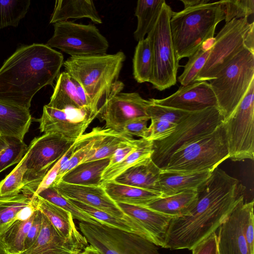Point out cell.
<instances>
[{
  "instance_id": "obj_1",
  "label": "cell",
  "mask_w": 254,
  "mask_h": 254,
  "mask_svg": "<svg viewBox=\"0 0 254 254\" xmlns=\"http://www.w3.org/2000/svg\"><path fill=\"white\" fill-rule=\"evenodd\" d=\"M246 187L217 168L197 190V202L186 215L170 222L163 248L191 250L216 232L236 206L244 200Z\"/></svg>"
},
{
  "instance_id": "obj_2",
  "label": "cell",
  "mask_w": 254,
  "mask_h": 254,
  "mask_svg": "<svg viewBox=\"0 0 254 254\" xmlns=\"http://www.w3.org/2000/svg\"><path fill=\"white\" fill-rule=\"evenodd\" d=\"M63 64V54L46 44L20 47L0 68V101L29 109L34 96L53 84Z\"/></svg>"
},
{
  "instance_id": "obj_3",
  "label": "cell",
  "mask_w": 254,
  "mask_h": 254,
  "mask_svg": "<svg viewBox=\"0 0 254 254\" xmlns=\"http://www.w3.org/2000/svg\"><path fill=\"white\" fill-rule=\"evenodd\" d=\"M126 60L121 51L115 54L70 57L64 62L66 71L81 86L98 115L107 102L124 88L119 76Z\"/></svg>"
},
{
  "instance_id": "obj_4",
  "label": "cell",
  "mask_w": 254,
  "mask_h": 254,
  "mask_svg": "<svg viewBox=\"0 0 254 254\" xmlns=\"http://www.w3.org/2000/svg\"><path fill=\"white\" fill-rule=\"evenodd\" d=\"M224 19L219 1L173 11L170 25L178 60L189 58L205 41L213 38L217 25Z\"/></svg>"
},
{
  "instance_id": "obj_5",
  "label": "cell",
  "mask_w": 254,
  "mask_h": 254,
  "mask_svg": "<svg viewBox=\"0 0 254 254\" xmlns=\"http://www.w3.org/2000/svg\"><path fill=\"white\" fill-rule=\"evenodd\" d=\"M229 157L222 122L211 133L178 149L160 170L181 173L213 172Z\"/></svg>"
},
{
  "instance_id": "obj_6",
  "label": "cell",
  "mask_w": 254,
  "mask_h": 254,
  "mask_svg": "<svg viewBox=\"0 0 254 254\" xmlns=\"http://www.w3.org/2000/svg\"><path fill=\"white\" fill-rule=\"evenodd\" d=\"M254 80V52L243 48L209 81L223 121L234 112Z\"/></svg>"
},
{
  "instance_id": "obj_7",
  "label": "cell",
  "mask_w": 254,
  "mask_h": 254,
  "mask_svg": "<svg viewBox=\"0 0 254 254\" xmlns=\"http://www.w3.org/2000/svg\"><path fill=\"white\" fill-rule=\"evenodd\" d=\"M173 11L163 2L153 27L147 35L153 58V68L150 83L163 91L176 84L179 61L173 42L170 21Z\"/></svg>"
},
{
  "instance_id": "obj_8",
  "label": "cell",
  "mask_w": 254,
  "mask_h": 254,
  "mask_svg": "<svg viewBox=\"0 0 254 254\" xmlns=\"http://www.w3.org/2000/svg\"><path fill=\"white\" fill-rule=\"evenodd\" d=\"M75 142L53 133L34 138L27 151L22 193L32 197L48 171Z\"/></svg>"
},
{
  "instance_id": "obj_9",
  "label": "cell",
  "mask_w": 254,
  "mask_h": 254,
  "mask_svg": "<svg viewBox=\"0 0 254 254\" xmlns=\"http://www.w3.org/2000/svg\"><path fill=\"white\" fill-rule=\"evenodd\" d=\"M223 121L217 107L191 113L178 124L166 139L154 141L153 162L160 168L166 164L171 155L181 146L212 132Z\"/></svg>"
},
{
  "instance_id": "obj_10",
  "label": "cell",
  "mask_w": 254,
  "mask_h": 254,
  "mask_svg": "<svg viewBox=\"0 0 254 254\" xmlns=\"http://www.w3.org/2000/svg\"><path fill=\"white\" fill-rule=\"evenodd\" d=\"M79 227L90 245L102 254H161L157 245L134 233L84 222Z\"/></svg>"
},
{
  "instance_id": "obj_11",
  "label": "cell",
  "mask_w": 254,
  "mask_h": 254,
  "mask_svg": "<svg viewBox=\"0 0 254 254\" xmlns=\"http://www.w3.org/2000/svg\"><path fill=\"white\" fill-rule=\"evenodd\" d=\"M54 34L46 44L52 48H58L70 57L106 54L109 43L93 24L67 20L54 24Z\"/></svg>"
},
{
  "instance_id": "obj_12",
  "label": "cell",
  "mask_w": 254,
  "mask_h": 254,
  "mask_svg": "<svg viewBox=\"0 0 254 254\" xmlns=\"http://www.w3.org/2000/svg\"><path fill=\"white\" fill-rule=\"evenodd\" d=\"M252 21L248 18L233 19L227 22L214 37L209 57L192 83L209 81L245 47L246 34Z\"/></svg>"
},
{
  "instance_id": "obj_13",
  "label": "cell",
  "mask_w": 254,
  "mask_h": 254,
  "mask_svg": "<svg viewBox=\"0 0 254 254\" xmlns=\"http://www.w3.org/2000/svg\"><path fill=\"white\" fill-rule=\"evenodd\" d=\"M229 158L233 161L254 158V80L234 112L223 121Z\"/></svg>"
},
{
  "instance_id": "obj_14",
  "label": "cell",
  "mask_w": 254,
  "mask_h": 254,
  "mask_svg": "<svg viewBox=\"0 0 254 254\" xmlns=\"http://www.w3.org/2000/svg\"><path fill=\"white\" fill-rule=\"evenodd\" d=\"M97 116L84 110H59L46 105L38 120L39 128L41 132L56 133L76 141Z\"/></svg>"
},
{
  "instance_id": "obj_15",
  "label": "cell",
  "mask_w": 254,
  "mask_h": 254,
  "mask_svg": "<svg viewBox=\"0 0 254 254\" xmlns=\"http://www.w3.org/2000/svg\"><path fill=\"white\" fill-rule=\"evenodd\" d=\"M149 100L137 92H120L111 98L98 115L105 122V128L120 132L127 123L137 119H150L147 114Z\"/></svg>"
},
{
  "instance_id": "obj_16",
  "label": "cell",
  "mask_w": 254,
  "mask_h": 254,
  "mask_svg": "<svg viewBox=\"0 0 254 254\" xmlns=\"http://www.w3.org/2000/svg\"><path fill=\"white\" fill-rule=\"evenodd\" d=\"M254 202L241 200L218 229V254H251L244 232V222Z\"/></svg>"
},
{
  "instance_id": "obj_17",
  "label": "cell",
  "mask_w": 254,
  "mask_h": 254,
  "mask_svg": "<svg viewBox=\"0 0 254 254\" xmlns=\"http://www.w3.org/2000/svg\"><path fill=\"white\" fill-rule=\"evenodd\" d=\"M156 104L193 112L217 107L215 94L208 81L181 85L173 94L163 99H149Z\"/></svg>"
},
{
  "instance_id": "obj_18",
  "label": "cell",
  "mask_w": 254,
  "mask_h": 254,
  "mask_svg": "<svg viewBox=\"0 0 254 254\" xmlns=\"http://www.w3.org/2000/svg\"><path fill=\"white\" fill-rule=\"evenodd\" d=\"M52 186L66 199L78 201L116 217L131 218L125 214L109 196L102 185H73L61 181Z\"/></svg>"
},
{
  "instance_id": "obj_19",
  "label": "cell",
  "mask_w": 254,
  "mask_h": 254,
  "mask_svg": "<svg viewBox=\"0 0 254 254\" xmlns=\"http://www.w3.org/2000/svg\"><path fill=\"white\" fill-rule=\"evenodd\" d=\"M47 105L59 110H84L97 115L81 86L65 71L58 76Z\"/></svg>"
},
{
  "instance_id": "obj_20",
  "label": "cell",
  "mask_w": 254,
  "mask_h": 254,
  "mask_svg": "<svg viewBox=\"0 0 254 254\" xmlns=\"http://www.w3.org/2000/svg\"><path fill=\"white\" fill-rule=\"evenodd\" d=\"M85 247L61 236L43 213L42 227L37 239L21 254H79Z\"/></svg>"
},
{
  "instance_id": "obj_21",
  "label": "cell",
  "mask_w": 254,
  "mask_h": 254,
  "mask_svg": "<svg viewBox=\"0 0 254 254\" xmlns=\"http://www.w3.org/2000/svg\"><path fill=\"white\" fill-rule=\"evenodd\" d=\"M116 203L125 214L135 220L152 236L158 247L163 248L169 225L175 216L159 213L143 206Z\"/></svg>"
},
{
  "instance_id": "obj_22",
  "label": "cell",
  "mask_w": 254,
  "mask_h": 254,
  "mask_svg": "<svg viewBox=\"0 0 254 254\" xmlns=\"http://www.w3.org/2000/svg\"><path fill=\"white\" fill-rule=\"evenodd\" d=\"M212 172L210 171L191 173L161 171L158 180L159 190L163 197L186 191H197L209 179Z\"/></svg>"
},
{
  "instance_id": "obj_23",
  "label": "cell",
  "mask_w": 254,
  "mask_h": 254,
  "mask_svg": "<svg viewBox=\"0 0 254 254\" xmlns=\"http://www.w3.org/2000/svg\"><path fill=\"white\" fill-rule=\"evenodd\" d=\"M33 197L36 198L37 209L47 217L61 236L85 247L88 246L87 241L77 230L70 212L40 197Z\"/></svg>"
},
{
  "instance_id": "obj_24",
  "label": "cell",
  "mask_w": 254,
  "mask_h": 254,
  "mask_svg": "<svg viewBox=\"0 0 254 254\" xmlns=\"http://www.w3.org/2000/svg\"><path fill=\"white\" fill-rule=\"evenodd\" d=\"M32 118L29 109L0 101V134L23 140Z\"/></svg>"
},
{
  "instance_id": "obj_25",
  "label": "cell",
  "mask_w": 254,
  "mask_h": 254,
  "mask_svg": "<svg viewBox=\"0 0 254 254\" xmlns=\"http://www.w3.org/2000/svg\"><path fill=\"white\" fill-rule=\"evenodd\" d=\"M102 186L109 196L116 203L145 206L163 197L160 191L121 184L113 181L104 182Z\"/></svg>"
},
{
  "instance_id": "obj_26",
  "label": "cell",
  "mask_w": 254,
  "mask_h": 254,
  "mask_svg": "<svg viewBox=\"0 0 254 254\" xmlns=\"http://www.w3.org/2000/svg\"><path fill=\"white\" fill-rule=\"evenodd\" d=\"M87 18L96 24L103 23L91 0H57L50 23L67 21L70 18Z\"/></svg>"
},
{
  "instance_id": "obj_27",
  "label": "cell",
  "mask_w": 254,
  "mask_h": 254,
  "mask_svg": "<svg viewBox=\"0 0 254 254\" xmlns=\"http://www.w3.org/2000/svg\"><path fill=\"white\" fill-rule=\"evenodd\" d=\"M104 129L100 127H94L90 132L83 134L75 141L72 150L71 147L62 157V166L53 185L58 183L68 171L83 162L96 140L103 133Z\"/></svg>"
},
{
  "instance_id": "obj_28",
  "label": "cell",
  "mask_w": 254,
  "mask_h": 254,
  "mask_svg": "<svg viewBox=\"0 0 254 254\" xmlns=\"http://www.w3.org/2000/svg\"><path fill=\"white\" fill-rule=\"evenodd\" d=\"M160 172V169L151 160L130 168L113 181L121 184L159 191L158 180Z\"/></svg>"
},
{
  "instance_id": "obj_29",
  "label": "cell",
  "mask_w": 254,
  "mask_h": 254,
  "mask_svg": "<svg viewBox=\"0 0 254 254\" xmlns=\"http://www.w3.org/2000/svg\"><path fill=\"white\" fill-rule=\"evenodd\" d=\"M197 198V191H186L158 198L143 207L165 214L180 217L190 212Z\"/></svg>"
},
{
  "instance_id": "obj_30",
  "label": "cell",
  "mask_w": 254,
  "mask_h": 254,
  "mask_svg": "<svg viewBox=\"0 0 254 254\" xmlns=\"http://www.w3.org/2000/svg\"><path fill=\"white\" fill-rule=\"evenodd\" d=\"M109 161L110 158H107L81 163L65 174L60 181L73 185L101 186L102 175Z\"/></svg>"
},
{
  "instance_id": "obj_31",
  "label": "cell",
  "mask_w": 254,
  "mask_h": 254,
  "mask_svg": "<svg viewBox=\"0 0 254 254\" xmlns=\"http://www.w3.org/2000/svg\"><path fill=\"white\" fill-rule=\"evenodd\" d=\"M67 199L79 209L98 220L101 224L137 234L156 245L155 240L152 236L133 219L131 218L126 219L116 217L78 201Z\"/></svg>"
},
{
  "instance_id": "obj_32",
  "label": "cell",
  "mask_w": 254,
  "mask_h": 254,
  "mask_svg": "<svg viewBox=\"0 0 254 254\" xmlns=\"http://www.w3.org/2000/svg\"><path fill=\"white\" fill-rule=\"evenodd\" d=\"M154 153V141L140 138L136 149L121 162L107 166L102 175L103 183L114 181L130 168L152 160Z\"/></svg>"
},
{
  "instance_id": "obj_33",
  "label": "cell",
  "mask_w": 254,
  "mask_h": 254,
  "mask_svg": "<svg viewBox=\"0 0 254 254\" xmlns=\"http://www.w3.org/2000/svg\"><path fill=\"white\" fill-rule=\"evenodd\" d=\"M133 140L132 136L105 128L103 133L96 140L88 156L82 163L110 158L119 149Z\"/></svg>"
},
{
  "instance_id": "obj_34",
  "label": "cell",
  "mask_w": 254,
  "mask_h": 254,
  "mask_svg": "<svg viewBox=\"0 0 254 254\" xmlns=\"http://www.w3.org/2000/svg\"><path fill=\"white\" fill-rule=\"evenodd\" d=\"M34 200V197L22 193L0 196V241L12 225L21 220L22 210Z\"/></svg>"
},
{
  "instance_id": "obj_35",
  "label": "cell",
  "mask_w": 254,
  "mask_h": 254,
  "mask_svg": "<svg viewBox=\"0 0 254 254\" xmlns=\"http://www.w3.org/2000/svg\"><path fill=\"white\" fill-rule=\"evenodd\" d=\"M165 0H138L135 15L137 26L134 32L135 40L138 42L145 38L153 27Z\"/></svg>"
},
{
  "instance_id": "obj_36",
  "label": "cell",
  "mask_w": 254,
  "mask_h": 254,
  "mask_svg": "<svg viewBox=\"0 0 254 254\" xmlns=\"http://www.w3.org/2000/svg\"><path fill=\"white\" fill-rule=\"evenodd\" d=\"M133 62V75L139 83L150 82L153 68V58L149 39L146 37L138 42Z\"/></svg>"
},
{
  "instance_id": "obj_37",
  "label": "cell",
  "mask_w": 254,
  "mask_h": 254,
  "mask_svg": "<svg viewBox=\"0 0 254 254\" xmlns=\"http://www.w3.org/2000/svg\"><path fill=\"white\" fill-rule=\"evenodd\" d=\"M215 42L214 37L205 41L196 52L190 56L178 80L181 85L191 83L204 65Z\"/></svg>"
},
{
  "instance_id": "obj_38",
  "label": "cell",
  "mask_w": 254,
  "mask_h": 254,
  "mask_svg": "<svg viewBox=\"0 0 254 254\" xmlns=\"http://www.w3.org/2000/svg\"><path fill=\"white\" fill-rule=\"evenodd\" d=\"M35 212L29 219L16 221L0 241L8 254H21L24 251V243L33 223Z\"/></svg>"
},
{
  "instance_id": "obj_39",
  "label": "cell",
  "mask_w": 254,
  "mask_h": 254,
  "mask_svg": "<svg viewBox=\"0 0 254 254\" xmlns=\"http://www.w3.org/2000/svg\"><path fill=\"white\" fill-rule=\"evenodd\" d=\"M35 196L46 200L68 211L72 214L73 218L76 219L80 222L98 225L101 224L98 220L79 209L68 199L63 197L53 186L42 191Z\"/></svg>"
},
{
  "instance_id": "obj_40",
  "label": "cell",
  "mask_w": 254,
  "mask_h": 254,
  "mask_svg": "<svg viewBox=\"0 0 254 254\" xmlns=\"http://www.w3.org/2000/svg\"><path fill=\"white\" fill-rule=\"evenodd\" d=\"M30 3V0H0V29L17 26L28 12Z\"/></svg>"
},
{
  "instance_id": "obj_41",
  "label": "cell",
  "mask_w": 254,
  "mask_h": 254,
  "mask_svg": "<svg viewBox=\"0 0 254 254\" xmlns=\"http://www.w3.org/2000/svg\"><path fill=\"white\" fill-rule=\"evenodd\" d=\"M27 152L16 166L0 182V196L15 195L21 192L26 171Z\"/></svg>"
},
{
  "instance_id": "obj_42",
  "label": "cell",
  "mask_w": 254,
  "mask_h": 254,
  "mask_svg": "<svg viewBox=\"0 0 254 254\" xmlns=\"http://www.w3.org/2000/svg\"><path fill=\"white\" fill-rule=\"evenodd\" d=\"M8 144L0 153V173L18 164L26 153L28 146L23 140L6 137Z\"/></svg>"
},
{
  "instance_id": "obj_43",
  "label": "cell",
  "mask_w": 254,
  "mask_h": 254,
  "mask_svg": "<svg viewBox=\"0 0 254 254\" xmlns=\"http://www.w3.org/2000/svg\"><path fill=\"white\" fill-rule=\"evenodd\" d=\"M219 1L224 10L226 23L233 19L249 18L254 15V0H222Z\"/></svg>"
},
{
  "instance_id": "obj_44",
  "label": "cell",
  "mask_w": 254,
  "mask_h": 254,
  "mask_svg": "<svg viewBox=\"0 0 254 254\" xmlns=\"http://www.w3.org/2000/svg\"><path fill=\"white\" fill-rule=\"evenodd\" d=\"M147 108V114L150 119H158L178 125L192 113L152 102Z\"/></svg>"
},
{
  "instance_id": "obj_45",
  "label": "cell",
  "mask_w": 254,
  "mask_h": 254,
  "mask_svg": "<svg viewBox=\"0 0 254 254\" xmlns=\"http://www.w3.org/2000/svg\"><path fill=\"white\" fill-rule=\"evenodd\" d=\"M150 120L151 124L148 127L149 135L146 139L153 141H161L170 136L177 125L158 119Z\"/></svg>"
},
{
  "instance_id": "obj_46",
  "label": "cell",
  "mask_w": 254,
  "mask_h": 254,
  "mask_svg": "<svg viewBox=\"0 0 254 254\" xmlns=\"http://www.w3.org/2000/svg\"><path fill=\"white\" fill-rule=\"evenodd\" d=\"M146 119H137L126 123L120 132L131 136L135 135L146 139L149 135Z\"/></svg>"
},
{
  "instance_id": "obj_47",
  "label": "cell",
  "mask_w": 254,
  "mask_h": 254,
  "mask_svg": "<svg viewBox=\"0 0 254 254\" xmlns=\"http://www.w3.org/2000/svg\"><path fill=\"white\" fill-rule=\"evenodd\" d=\"M42 220V212L39 210L37 209L35 212V216L33 223L25 239L24 251L30 247L37 239L41 229Z\"/></svg>"
},
{
  "instance_id": "obj_48",
  "label": "cell",
  "mask_w": 254,
  "mask_h": 254,
  "mask_svg": "<svg viewBox=\"0 0 254 254\" xmlns=\"http://www.w3.org/2000/svg\"><path fill=\"white\" fill-rule=\"evenodd\" d=\"M192 254H218L217 234L213 233L191 250Z\"/></svg>"
},
{
  "instance_id": "obj_49",
  "label": "cell",
  "mask_w": 254,
  "mask_h": 254,
  "mask_svg": "<svg viewBox=\"0 0 254 254\" xmlns=\"http://www.w3.org/2000/svg\"><path fill=\"white\" fill-rule=\"evenodd\" d=\"M62 166V158L60 159L48 171L39 185L33 196L51 187L55 183ZM32 196V197H33Z\"/></svg>"
},
{
  "instance_id": "obj_50",
  "label": "cell",
  "mask_w": 254,
  "mask_h": 254,
  "mask_svg": "<svg viewBox=\"0 0 254 254\" xmlns=\"http://www.w3.org/2000/svg\"><path fill=\"white\" fill-rule=\"evenodd\" d=\"M244 232L251 254H254V207L248 212L244 222Z\"/></svg>"
},
{
  "instance_id": "obj_51",
  "label": "cell",
  "mask_w": 254,
  "mask_h": 254,
  "mask_svg": "<svg viewBox=\"0 0 254 254\" xmlns=\"http://www.w3.org/2000/svg\"><path fill=\"white\" fill-rule=\"evenodd\" d=\"M140 141V139H134L133 140L127 145L119 149L110 158L109 164L108 166L113 165L123 160L136 149Z\"/></svg>"
},
{
  "instance_id": "obj_52",
  "label": "cell",
  "mask_w": 254,
  "mask_h": 254,
  "mask_svg": "<svg viewBox=\"0 0 254 254\" xmlns=\"http://www.w3.org/2000/svg\"><path fill=\"white\" fill-rule=\"evenodd\" d=\"M184 4V8L194 6L201 4H205L211 2L210 0H181Z\"/></svg>"
},
{
  "instance_id": "obj_53",
  "label": "cell",
  "mask_w": 254,
  "mask_h": 254,
  "mask_svg": "<svg viewBox=\"0 0 254 254\" xmlns=\"http://www.w3.org/2000/svg\"><path fill=\"white\" fill-rule=\"evenodd\" d=\"M79 254H102L92 246H87Z\"/></svg>"
},
{
  "instance_id": "obj_54",
  "label": "cell",
  "mask_w": 254,
  "mask_h": 254,
  "mask_svg": "<svg viewBox=\"0 0 254 254\" xmlns=\"http://www.w3.org/2000/svg\"><path fill=\"white\" fill-rule=\"evenodd\" d=\"M8 144L7 137L0 134V153L7 147Z\"/></svg>"
},
{
  "instance_id": "obj_55",
  "label": "cell",
  "mask_w": 254,
  "mask_h": 254,
  "mask_svg": "<svg viewBox=\"0 0 254 254\" xmlns=\"http://www.w3.org/2000/svg\"><path fill=\"white\" fill-rule=\"evenodd\" d=\"M0 254H8V253L6 252L5 248L4 247L3 245L1 243V242L0 241Z\"/></svg>"
}]
</instances>
